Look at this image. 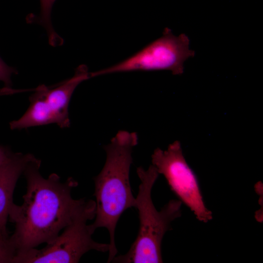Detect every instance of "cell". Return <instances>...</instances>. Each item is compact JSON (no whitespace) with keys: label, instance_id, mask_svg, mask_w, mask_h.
I'll return each instance as SVG.
<instances>
[{"label":"cell","instance_id":"12","mask_svg":"<svg viewBox=\"0 0 263 263\" xmlns=\"http://www.w3.org/2000/svg\"><path fill=\"white\" fill-rule=\"evenodd\" d=\"M15 155L8 148L0 146V166L9 162Z\"/></svg>","mask_w":263,"mask_h":263},{"label":"cell","instance_id":"4","mask_svg":"<svg viewBox=\"0 0 263 263\" xmlns=\"http://www.w3.org/2000/svg\"><path fill=\"white\" fill-rule=\"evenodd\" d=\"M95 215V202L87 203L72 221L54 239L40 249L33 248L16 254L12 263H75L91 250L109 251V244L94 241L87 221Z\"/></svg>","mask_w":263,"mask_h":263},{"label":"cell","instance_id":"11","mask_svg":"<svg viewBox=\"0 0 263 263\" xmlns=\"http://www.w3.org/2000/svg\"><path fill=\"white\" fill-rule=\"evenodd\" d=\"M17 73L15 69L8 66L0 57V81L4 83L6 89H9L12 85V75Z\"/></svg>","mask_w":263,"mask_h":263},{"label":"cell","instance_id":"10","mask_svg":"<svg viewBox=\"0 0 263 263\" xmlns=\"http://www.w3.org/2000/svg\"><path fill=\"white\" fill-rule=\"evenodd\" d=\"M8 234L0 231V263H12L16 250L11 244Z\"/></svg>","mask_w":263,"mask_h":263},{"label":"cell","instance_id":"5","mask_svg":"<svg viewBox=\"0 0 263 263\" xmlns=\"http://www.w3.org/2000/svg\"><path fill=\"white\" fill-rule=\"evenodd\" d=\"M189 39L184 33L173 35L164 29L162 36L127 59L113 66L91 73V77L133 71L168 70L174 75L184 72V62L193 57Z\"/></svg>","mask_w":263,"mask_h":263},{"label":"cell","instance_id":"2","mask_svg":"<svg viewBox=\"0 0 263 263\" xmlns=\"http://www.w3.org/2000/svg\"><path fill=\"white\" fill-rule=\"evenodd\" d=\"M137 143L136 132L119 131L104 146L106 161L94 178L95 220L89 226L93 233L99 227L108 230L110 248L107 263L112 262L117 253L114 235L118 221L126 209L135 206L129 175L132 149Z\"/></svg>","mask_w":263,"mask_h":263},{"label":"cell","instance_id":"3","mask_svg":"<svg viewBox=\"0 0 263 263\" xmlns=\"http://www.w3.org/2000/svg\"><path fill=\"white\" fill-rule=\"evenodd\" d=\"M136 172L140 180L134 206L138 211L139 232L129 250L124 255L115 256L112 262L162 263V240L171 223L181 216L182 202L171 200L158 211L151 195L152 187L159 174L156 168L153 165L147 169L139 167Z\"/></svg>","mask_w":263,"mask_h":263},{"label":"cell","instance_id":"7","mask_svg":"<svg viewBox=\"0 0 263 263\" xmlns=\"http://www.w3.org/2000/svg\"><path fill=\"white\" fill-rule=\"evenodd\" d=\"M90 77L88 68L81 65L71 78L52 88L40 85L34 90V94L52 116L54 123L61 128H68L70 124L68 107L72 94L78 84Z\"/></svg>","mask_w":263,"mask_h":263},{"label":"cell","instance_id":"9","mask_svg":"<svg viewBox=\"0 0 263 263\" xmlns=\"http://www.w3.org/2000/svg\"><path fill=\"white\" fill-rule=\"evenodd\" d=\"M55 1L56 0H40V13L36 20L45 28L49 43L54 46L59 45L63 42L61 38L54 31L51 22V11Z\"/></svg>","mask_w":263,"mask_h":263},{"label":"cell","instance_id":"8","mask_svg":"<svg viewBox=\"0 0 263 263\" xmlns=\"http://www.w3.org/2000/svg\"><path fill=\"white\" fill-rule=\"evenodd\" d=\"M36 158L16 153L9 162L0 166V231L8 234L6 224L17 182L27 165Z\"/></svg>","mask_w":263,"mask_h":263},{"label":"cell","instance_id":"1","mask_svg":"<svg viewBox=\"0 0 263 263\" xmlns=\"http://www.w3.org/2000/svg\"><path fill=\"white\" fill-rule=\"evenodd\" d=\"M40 164L36 158L27 165L23 173L27 181L23 202L13 203L9 210L8 218L15 226L9 238L16 254L54 239L88 201L72 197L71 190L78 185L73 178L61 182L52 173L44 178L39 171Z\"/></svg>","mask_w":263,"mask_h":263},{"label":"cell","instance_id":"6","mask_svg":"<svg viewBox=\"0 0 263 263\" xmlns=\"http://www.w3.org/2000/svg\"><path fill=\"white\" fill-rule=\"evenodd\" d=\"M151 162L159 174L166 178L171 190L192 211L200 221L207 223L212 218L206 207L195 174L183 153L181 144L175 141L166 150L156 149Z\"/></svg>","mask_w":263,"mask_h":263}]
</instances>
